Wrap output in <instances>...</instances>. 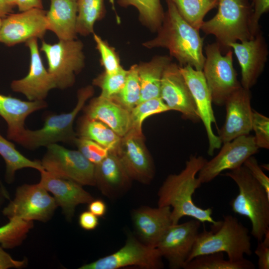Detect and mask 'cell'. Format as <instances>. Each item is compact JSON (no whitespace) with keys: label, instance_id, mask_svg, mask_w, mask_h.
Wrapping results in <instances>:
<instances>
[{"label":"cell","instance_id":"cell-17","mask_svg":"<svg viewBox=\"0 0 269 269\" xmlns=\"http://www.w3.org/2000/svg\"><path fill=\"white\" fill-rule=\"evenodd\" d=\"M28 48L30 61L29 71L23 78L14 80L10 84L11 90L24 95L28 101H42L56 85L54 78L46 70L40 55L37 39L25 42Z\"/></svg>","mask_w":269,"mask_h":269},{"label":"cell","instance_id":"cell-23","mask_svg":"<svg viewBox=\"0 0 269 269\" xmlns=\"http://www.w3.org/2000/svg\"><path fill=\"white\" fill-rule=\"evenodd\" d=\"M95 185L110 199H116L125 194L131 187L129 177L115 153L108 155L95 165Z\"/></svg>","mask_w":269,"mask_h":269},{"label":"cell","instance_id":"cell-2","mask_svg":"<svg viewBox=\"0 0 269 269\" xmlns=\"http://www.w3.org/2000/svg\"><path fill=\"white\" fill-rule=\"evenodd\" d=\"M167 10L157 34L142 43L144 47L166 48L170 56L175 58L180 66L189 65L202 71L205 56L204 38L199 31L189 24L179 14L171 0H165Z\"/></svg>","mask_w":269,"mask_h":269},{"label":"cell","instance_id":"cell-29","mask_svg":"<svg viewBox=\"0 0 269 269\" xmlns=\"http://www.w3.org/2000/svg\"><path fill=\"white\" fill-rule=\"evenodd\" d=\"M0 155L5 164V180L11 184L16 172L25 168L35 169L40 172L44 170L40 160H32L24 156L9 139L0 134Z\"/></svg>","mask_w":269,"mask_h":269},{"label":"cell","instance_id":"cell-34","mask_svg":"<svg viewBox=\"0 0 269 269\" xmlns=\"http://www.w3.org/2000/svg\"><path fill=\"white\" fill-rule=\"evenodd\" d=\"M33 227V221L13 217L6 224L0 227V244L5 249L19 246Z\"/></svg>","mask_w":269,"mask_h":269},{"label":"cell","instance_id":"cell-43","mask_svg":"<svg viewBox=\"0 0 269 269\" xmlns=\"http://www.w3.org/2000/svg\"><path fill=\"white\" fill-rule=\"evenodd\" d=\"M255 253L258 258V265L260 269H269V230L264 235L263 239L258 242Z\"/></svg>","mask_w":269,"mask_h":269},{"label":"cell","instance_id":"cell-20","mask_svg":"<svg viewBox=\"0 0 269 269\" xmlns=\"http://www.w3.org/2000/svg\"><path fill=\"white\" fill-rule=\"evenodd\" d=\"M250 90L240 87L227 99L225 123L219 131L222 143L232 140L242 135L250 134L252 131V115Z\"/></svg>","mask_w":269,"mask_h":269},{"label":"cell","instance_id":"cell-38","mask_svg":"<svg viewBox=\"0 0 269 269\" xmlns=\"http://www.w3.org/2000/svg\"><path fill=\"white\" fill-rule=\"evenodd\" d=\"M93 38L96 44V48L100 56L102 65L107 73H113L119 70L122 66L118 54L115 49L103 40L101 37L94 33Z\"/></svg>","mask_w":269,"mask_h":269},{"label":"cell","instance_id":"cell-22","mask_svg":"<svg viewBox=\"0 0 269 269\" xmlns=\"http://www.w3.org/2000/svg\"><path fill=\"white\" fill-rule=\"evenodd\" d=\"M40 173L39 182L53 195L69 221L72 219L78 205L88 204L94 199L82 185L75 181L54 176L45 170Z\"/></svg>","mask_w":269,"mask_h":269},{"label":"cell","instance_id":"cell-46","mask_svg":"<svg viewBox=\"0 0 269 269\" xmlns=\"http://www.w3.org/2000/svg\"><path fill=\"white\" fill-rule=\"evenodd\" d=\"M88 207L89 211L98 217L104 216L106 213L107 209L105 202L100 199H94L88 203Z\"/></svg>","mask_w":269,"mask_h":269},{"label":"cell","instance_id":"cell-15","mask_svg":"<svg viewBox=\"0 0 269 269\" xmlns=\"http://www.w3.org/2000/svg\"><path fill=\"white\" fill-rule=\"evenodd\" d=\"M46 13L43 9L33 8L3 17L0 43L10 47L32 38L42 39L48 30Z\"/></svg>","mask_w":269,"mask_h":269},{"label":"cell","instance_id":"cell-37","mask_svg":"<svg viewBox=\"0 0 269 269\" xmlns=\"http://www.w3.org/2000/svg\"><path fill=\"white\" fill-rule=\"evenodd\" d=\"M127 73L128 70L122 66L113 73H107L104 71L93 79V84L101 89V97L111 99L123 88Z\"/></svg>","mask_w":269,"mask_h":269},{"label":"cell","instance_id":"cell-21","mask_svg":"<svg viewBox=\"0 0 269 269\" xmlns=\"http://www.w3.org/2000/svg\"><path fill=\"white\" fill-rule=\"evenodd\" d=\"M171 213L169 206L153 208L145 206L134 209L131 217L138 240L148 246L156 248L162 236L172 225Z\"/></svg>","mask_w":269,"mask_h":269},{"label":"cell","instance_id":"cell-45","mask_svg":"<svg viewBox=\"0 0 269 269\" xmlns=\"http://www.w3.org/2000/svg\"><path fill=\"white\" fill-rule=\"evenodd\" d=\"M79 224L84 230L90 231L95 229L99 224L97 216L89 211H85L79 217Z\"/></svg>","mask_w":269,"mask_h":269},{"label":"cell","instance_id":"cell-32","mask_svg":"<svg viewBox=\"0 0 269 269\" xmlns=\"http://www.w3.org/2000/svg\"><path fill=\"white\" fill-rule=\"evenodd\" d=\"M181 16L200 30L207 13L217 7L219 0H171Z\"/></svg>","mask_w":269,"mask_h":269},{"label":"cell","instance_id":"cell-42","mask_svg":"<svg viewBox=\"0 0 269 269\" xmlns=\"http://www.w3.org/2000/svg\"><path fill=\"white\" fill-rule=\"evenodd\" d=\"M243 165L248 169L254 178L264 188L269 195V178L259 165L257 159L252 155L245 161Z\"/></svg>","mask_w":269,"mask_h":269},{"label":"cell","instance_id":"cell-26","mask_svg":"<svg viewBox=\"0 0 269 269\" xmlns=\"http://www.w3.org/2000/svg\"><path fill=\"white\" fill-rule=\"evenodd\" d=\"M50 1L46 13L47 30L54 33L59 40L76 39L77 0Z\"/></svg>","mask_w":269,"mask_h":269},{"label":"cell","instance_id":"cell-10","mask_svg":"<svg viewBox=\"0 0 269 269\" xmlns=\"http://www.w3.org/2000/svg\"><path fill=\"white\" fill-rule=\"evenodd\" d=\"M41 163L45 171L81 185H95V165L78 150L54 143L48 145Z\"/></svg>","mask_w":269,"mask_h":269},{"label":"cell","instance_id":"cell-50","mask_svg":"<svg viewBox=\"0 0 269 269\" xmlns=\"http://www.w3.org/2000/svg\"><path fill=\"white\" fill-rule=\"evenodd\" d=\"M8 1H9V2L12 4L13 6H16V0H8Z\"/></svg>","mask_w":269,"mask_h":269},{"label":"cell","instance_id":"cell-28","mask_svg":"<svg viewBox=\"0 0 269 269\" xmlns=\"http://www.w3.org/2000/svg\"><path fill=\"white\" fill-rule=\"evenodd\" d=\"M77 135L92 140L114 153H116L122 137L102 122L85 116L80 121Z\"/></svg>","mask_w":269,"mask_h":269},{"label":"cell","instance_id":"cell-11","mask_svg":"<svg viewBox=\"0 0 269 269\" xmlns=\"http://www.w3.org/2000/svg\"><path fill=\"white\" fill-rule=\"evenodd\" d=\"M129 266L160 269L164 268V264L162 257L157 248L145 245L129 232L125 245L119 250L84 264L79 269H118Z\"/></svg>","mask_w":269,"mask_h":269},{"label":"cell","instance_id":"cell-25","mask_svg":"<svg viewBox=\"0 0 269 269\" xmlns=\"http://www.w3.org/2000/svg\"><path fill=\"white\" fill-rule=\"evenodd\" d=\"M84 112L85 117L102 122L121 137L131 129L130 112L110 99L93 98Z\"/></svg>","mask_w":269,"mask_h":269},{"label":"cell","instance_id":"cell-27","mask_svg":"<svg viewBox=\"0 0 269 269\" xmlns=\"http://www.w3.org/2000/svg\"><path fill=\"white\" fill-rule=\"evenodd\" d=\"M171 62L172 57L170 56L157 55L149 61L141 62L137 65L140 86L139 102L160 97L163 73Z\"/></svg>","mask_w":269,"mask_h":269},{"label":"cell","instance_id":"cell-41","mask_svg":"<svg viewBox=\"0 0 269 269\" xmlns=\"http://www.w3.org/2000/svg\"><path fill=\"white\" fill-rule=\"evenodd\" d=\"M252 8L250 21V29L254 37L260 30V19L265 13L269 10V0H250Z\"/></svg>","mask_w":269,"mask_h":269},{"label":"cell","instance_id":"cell-4","mask_svg":"<svg viewBox=\"0 0 269 269\" xmlns=\"http://www.w3.org/2000/svg\"><path fill=\"white\" fill-rule=\"evenodd\" d=\"M223 218L213 230L199 232L187 263L197 256L217 252L226 253L233 262L243 260L245 255H252L249 229L232 215Z\"/></svg>","mask_w":269,"mask_h":269},{"label":"cell","instance_id":"cell-39","mask_svg":"<svg viewBox=\"0 0 269 269\" xmlns=\"http://www.w3.org/2000/svg\"><path fill=\"white\" fill-rule=\"evenodd\" d=\"M74 143L84 157L95 165L100 163L109 153L106 148L85 138L77 137Z\"/></svg>","mask_w":269,"mask_h":269},{"label":"cell","instance_id":"cell-19","mask_svg":"<svg viewBox=\"0 0 269 269\" xmlns=\"http://www.w3.org/2000/svg\"><path fill=\"white\" fill-rule=\"evenodd\" d=\"M241 68V86L250 90L257 83L268 60L267 43L260 30L252 39L229 44Z\"/></svg>","mask_w":269,"mask_h":269},{"label":"cell","instance_id":"cell-31","mask_svg":"<svg viewBox=\"0 0 269 269\" xmlns=\"http://www.w3.org/2000/svg\"><path fill=\"white\" fill-rule=\"evenodd\" d=\"M114 0H110L113 2ZM122 7L133 6L137 10L141 22L151 31L157 32L164 15L160 0H117Z\"/></svg>","mask_w":269,"mask_h":269},{"label":"cell","instance_id":"cell-35","mask_svg":"<svg viewBox=\"0 0 269 269\" xmlns=\"http://www.w3.org/2000/svg\"><path fill=\"white\" fill-rule=\"evenodd\" d=\"M140 99V86L137 65L134 64L128 70L126 79L121 91L110 99L131 112L139 102Z\"/></svg>","mask_w":269,"mask_h":269},{"label":"cell","instance_id":"cell-48","mask_svg":"<svg viewBox=\"0 0 269 269\" xmlns=\"http://www.w3.org/2000/svg\"><path fill=\"white\" fill-rule=\"evenodd\" d=\"M14 7L8 0H0V16L4 17L10 14Z\"/></svg>","mask_w":269,"mask_h":269},{"label":"cell","instance_id":"cell-12","mask_svg":"<svg viewBox=\"0 0 269 269\" xmlns=\"http://www.w3.org/2000/svg\"><path fill=\"white\" fill-rule=\"evenodd\" d=\"M258 149L254 136L250 134L223 143L219 153L210 160H207L198 172V181L201 184L208 183L223 171L242 166L249 157L257 152Z\"/></svg>","mask_w":269,"mask_h":269},{"label":"cell","instance_id":"cell-3","mask_svg":"<svg viewBox=\"0 0 269 269\" xmlns=\"http://www.w3.org/2000/svg\"><path fill=\"white\" fill-rule=\"evenodd\" d=\"M225 175L233 179L239 189L238 195L230 203L232 211L250 220L252 235L261 241L269 230V195L243 165Z\"/></svg>","mask_w":269,"mask_h":269},{"label":"cell","instance_id":"cell-7","mask_svg":"<svg viewBox=\"0 0 269 269\" xmlns=\"http://www.w3.org/2000/svg\"><path fill=\"white\" fill-rule=\"evenodd\" d=\"M204 50L205 60L202 71L213 103L221 106L242 87L233 65V52L231 49L223 55L216 42L208 44Z\"/></svg>","mask_w":269,"mask_h":269},{"label":"cell","instance_id":"cell-16","mask_svg":"<svg viewBox=\"0 0 269 269\" xmlns=\"http://www.w3.org/2000/svg\"><path fill=\"white\" fill-rule=\"evenodd\" d=\"M160 97L169 111L179 112L183 119L194 123L200 121L191 91L176 63L171 62L163 71Z\"/></svg>","mask_w":269,"mask_h":269},{"label":"cell","instance_id":"cell-8","mask_svg":"<svg viewBox=\"0 0 269 269\" xmlns=\"http://www.w3.org/2000/svg\"><path fill=\"white\" fill-rule=\"evenodd\" d=\"M82 42L77 39L59 40L54 44L42 41L40 50L47 60L48 71L56 83V88L65 89L73 85L75 75L85 66Z\"/></svg>","mask_w":269,"mask_h":269},{"label":"cell","instance_id":"cell-5","mask_svg":"<svg viewBox=\"0 0 269 269\" xmlns=\"http://www.w3.org/2000/svg\"><path fill=\"white\" fill-rule=\"evenodd\" d=\"M217 13L204 21L200 30L214 35L222 52L229 44L252 39L250 21L252 8L250 0H219Z\"/></svg>","mask_w":269,"mask_h":269},{"label":"cell","instance_id":"cell-51","mask_svg":"<svg viewBox=\"0 0 269 269\" xmlns=\"http://www.w3.org/2000/svg\"><path fill=\"white\" fill-rule=\"evenodd\" d=\"M3 17H1L0 16V26H1V22H2V19Z\"/></svg>","mask_w":269,"mask_h":269},{"label":"cell","instance_id":"cell-52","mask_svg":"<svg viewBox=\"0 0 269 269\" xmlns=\"http://www.w3.org/2000/svg\"><path fill=\"white\" fill-rule=\"evenodd\" d=\"M0 183H2V182L1 181L0 179Z\"/></svg>","mask_w":269,"mask_h":269},{"label":"cell","instance_id":"cell-33","mask_svg":"<svg viewBox=\"0 0 269 269\" xmlns=\"http://www.w3.org/2000/svg\"><path fill=\"white\" fill-rule=\"evenodd\" d=\"M250 261L244 259L233 262L225 260L223 252H217L197 256L187 263L184 269H254Z\"/></svg>","mask_w":269,"mask_h":269},{"label":"cell","instance_id":"cell-49","mask_svg":"<svg viewBox=\"0 0 269 269\" xmlns=\"http://www.w3.org/2000/svg\"><path fill=\"white\" fill-rule=\"evenodd\" d=\"M6 199H9V195L3 184L0 183V208Z\"/></svg>","mask_w":269,"mask_h":269},{"label":"cell","instance_id":"cell-47","mask_svg":"<svg viewBox=\"0 0 269 269\" xmlns=\"http://www.w3.org/2000/svg\"><path fill=\"white\" fill-rule=\"evenodd\" d=\"M16 6L19 11H24L33 8L43 9L42 0H15Z\"/></svg>","mask_w":269,"mask_h":269},{"label":"cell","instance_id":"cell-44","mask_svg":"<svg viewBox=\"0 0 269 269\" xmlns=\"http://www.w3.org/2000/svg\"><path fill=\"white\" fill-rule=\"evenodd\" d=\"M0 244V269L11 268L19 269L25 267L27 264V260L24 259L21 261L13 259Z\"/></svg>","mask_w":269,"mask_h":269},{"label":"cell","instance_id":"cell-36","mask_svg":"<svg viewBox=\"0 0 269 269\" xmlns=\"http://www.w3.org/2000/svg\"><path fill=\"white\" fill-rule=\"evenodd\" d=\"M168 111L160 97L139 102L130 112L131 129L142 133V124L147 118Z\"/></svg>","mask_w":269,"mask_h":269},{"label":"cell","instance_id":"cell-30","mask_svg":"<svg viewBox=\"0 0 269 269\" xmlns=\"http://www.w3.org/2000/svg\"><path fill=\"white\" fill-rule=\"evenodd\" d=\"M77 33L83 36L93 34L95 23L105 13L104 0H77Z\"/></svg>","mask_w":269,"mask_h":269},{"label":"cell","instance_id":"cell-24","mask_svg":"<svg viewBox=\"0 0 269 269\" xmlns=\"http://www.w3.org/2000/svg\"><path fill=\"white\" fill-rule=\"evenodd\" d=\"M47 106L44 100L25 101L0 94V116L7 124V139L16 142L25 130L27 117Z\"/></svg>","mask_w":269,"mask_h":269},{"label":"cell","instance_id":"cell-1","mask_svg":"<svg viewBox=\"0 0 269 269\" xmlns=\"http://www.w3.org/2000/svg\"><path fill=\"white\" fill-rule=\"evenodd\" d=\"M207 160L202 156L192 155L185 163L184 168L178 174L169 175L160 187L158 193V206H169L171 208L172 225L179 223L183 217H192L201 223L218 226L221 221L212 217L211 208L203 209L193 201L195 190L201 184L197 175Z\"/></svg>","mask_w":269,"mask_h":269},{"label":"cell","instance_id":"cell-18","mask_svg":"<svg viewBox=\"0 0 269 269\" xmlns=\"http://www.w3.org/2000/svg\"><path fill=\"white\" fill-rule=\"evenodd\" d=\"M181 73L191 91L200 118L206 130L209 142L208 153L213 155L214 150L220 148L222 142L212 129L216 121L212 108V100L202 71L189 65L180 66Z\"/></svg>","mask_w":269,"mask_h":269},{"label":"cell","instance_id":"cell-9","mask_svg":"<svg viewBox=\"0 0 269 269\" xmlns=\"http://www.w3.org/2000/svg\"><path fill=\"white\" fill-rule=\"evenodd\" d=\"M58 205L54 198L40 182L24 184L17 187L13 199L3 208L2 214L8 219L46 222L52 218Z\"/></svg>","mask_w":269,"mask_h":269},{"label":"cell","instance_id":"cell-40","mask_svg":"<svg viewBox=\"0 0 269 269\" xmlns=\"http://www.w3.org/2000/svg\"><path fill=\"white\" fill-rule=\"evenodd\" d=\"M252 131L255 132V140L259 148H269V119L254 111L252 115Z\"/></svg>","mask_w":269,"mask_h":269},{"label":"cell","instance_id":"cell-14","mask_svg":"<svg viewBox=\"0 0 269 269\" xmlns=\"http://www.w3.org/2000/svg\"><path fill=\"white\" fill-rule=\"evenodd\" d=\"M201 222L192 219L171 225L159 241L156 248L171 269L184 268L199 233Z\"/></svg>","mask_w":269,"mask_h":269},{"label":"cell","instance_id":"cell-13","mask_svg":"<svg viewBox=\"0 0 269 269\" xmlns=\"http://www.w3.org/2000/svg\"><path fill=\"white\" fill-rule=\"evenodd\" d=\"M115 153L132 180L148 184L153 179L154 165L142 133L131 129L121 137Z\"/></svg>","mask_w":269,"mask_h":269},{"label":"cell","instance_id":"cell-6","mask_svg":"<svg viewBox=\"0 0 269 269\" xmlns=\"http://www.w3.org/2000/svg\"><path fill=\"white\" fill-rule=\"evenodd\" d=\"M94 92L92 86L79 89L77 104L71 111L47 116L41 128L36 130L25 129L16 143L28 149L34 150L58 142H74L77 137L73 127L74 120Z\"/></svg>","mask_w":269,"mask_h":269}]
</instances>
